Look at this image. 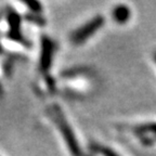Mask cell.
<instances>
[{
    "mask_svg": "<svg viewBox=\"0 0 156 156\" xmlns=\"http://www.w3.org/2000/svg\"><path fill=\"white\" fill-rule=\"evenodd\" d=\"M98 25H99V20H95V21H92L90 23V25H88L87 27H83L81 28L79 32L77 30L75 35H74V39H75V41L78 42V41H81V40H85L87 37L90 36V34L95 30L98 28Z\"/></svg>",
    "mask_w": 156,
    "mask_h": 156,
    "instance_id": "cell-1",
    "label": "cell"
}]
</instances>
